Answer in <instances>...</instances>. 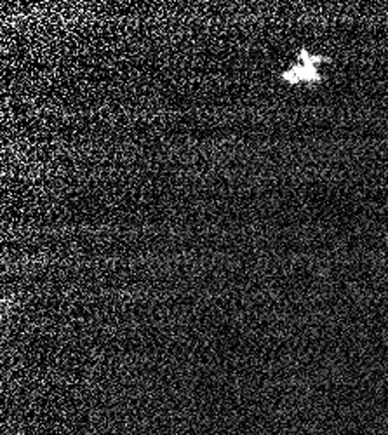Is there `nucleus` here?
I'll use <instances>...</instances> for the list:
<instances>
[{
  "label": "nucleus",
  "instance_id": "nucleus-2",
  "mask_svg": "<svg viewBox=\"0 0 388 435\" xmlns=\"http://www.w3.org/2000/svg\"><path fill=\"white\" fill-rule=\"evenodd\" d=\"M298 61L317 66V65H321V63H327L329 61V58H326V56H319V54H310L306 49H301V51L298 52Z\"/></svg>",
  "mask_w": 388,
  "mask_h": 435
},
{
  "label": "nucleus",
  "instance_id": "nucleus-1",
  "mask_svg": "<svg viewBox=\"0 0 388 435\" xmlns=\"http://www.w3.org/2000/svg\"><path fill=\"white\" fill-rule=\"evenodd\" d=\"M280 78L291 85L319 84V82H322V77H321V73H319L317 66L306 65V63H296V65H292L289 70H286L280 75Z\"/></svg>",
  "mask_w": 388,
  "mask_h": 435
}]
</instances>
